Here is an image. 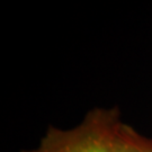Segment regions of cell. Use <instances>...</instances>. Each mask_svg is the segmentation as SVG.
<instances>
[{"mask_svg": "<svg viewBox=\"0 0 152 152\" xmlns=\"http://www.w3.org/2000/svg\"><path fill=\"white\" fill-rule=\"evenodd\" d=\"M120 113L95 108L71 129L50 127L38 144L22 152H120Z\"/></svg>", "mask_w": 152, "mask_h": 152, "instance_id": "6da1fadb", "label": "cell"}, {"mask_svg": "<svg viewBox=\"0 0 152 152\" xmlns=\"http://www.w3.org/2000/svg\"><path fill=\"white\" fill-rule=\"evenodd\" d=\"M118 143L120 152H152V139L140 134L124 122L120 127Z\"/></svg>", "mask_w": 152, "mask_h": 152, "instance_id": "7a4b0ae2", "label": "cell"}]
</instances>
